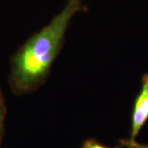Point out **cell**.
<instances>
[{
  "instance_id": "277c9868",
  "label": "cell",
  "mask_w": 148,
  "mask_h": 148,
  "mask_svg": "<svg viewBox=\"0 0 148 148\" xmlns=\"http://www.w3.org/2000/svg\"><path fill=\"white\" fill-rule=\"evenodd\" d=\"M129 146H131L132 147L134 148H148V146H141V145H138L135 142L133 143H128Z\"/></svg>"
},
{
  "instance_id": "7a4b0ae2",
  "label": "cell",
  "mask_w": 148,
  "mask_h": 148,
  "mask_svg": "<svg viewBox=\"0 0 148 148\" xmlns=\"http://www.w3.org/2000/svg\"><path fill=\"white\" fill-rule=\"evenodd\" d=\"M148 119V74L143 78L142 90L138 95L132 115V127H131V141L135 142L142 127Z\"/></svg>"
},
{
  "instance_id": "6da1fadb",
  "label": "cell",
  "mask_w": 148,
  "mask_h": 148,
  "mask_svg": "<svg viewBox=\"0 0 148 148\" xmlns=\"http://www.w3.org/2000/svg\"><path fill=\"white\" fill-rule=\"evenodd\" d=\"M79 9V0H69L64 9L23 46L15 62V77L20 86L29 87L45 75L61 46L69 21Z\"/></svg>"
},
{
  "instance_id": "3957f363",
  "label": "cell",
  "mask_w": 148,
  "mask_h": 148,
  "mask_svg": "<svg viewBox=\"0 0 148 148\" xmlns=\"http://www.w3.org/2000/svg\"><path fill=\"white\" fill-rule=\"evenodd\" d=\"M82 148H109L104 146L103 144L98 143L95 140H87L86 141L82 146Z\"/></svg>"
}]
</instances>
